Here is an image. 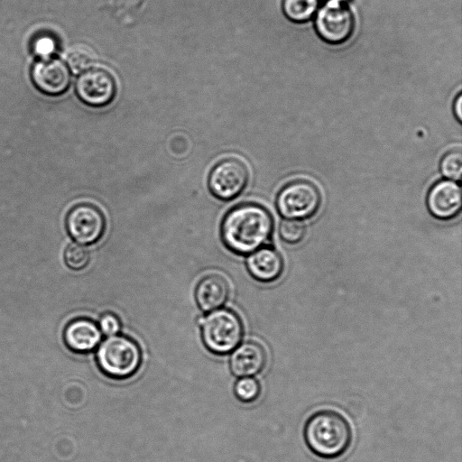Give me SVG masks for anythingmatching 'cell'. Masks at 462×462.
<instances>
[{
	"mask_svg": "<svg viewBox=\"0 0 462 462\" xmlns=\"http://www.w3.org/2000/svg\"><path fill=\"white\" fill-rule=\"evenodd\" d=\"M321 196L311 181L298 180L285 185L279 192L276 204L280 214L287 219H302L314 215Z\"/></svg>",
	"mask_w": 462,
	"mask_h": 462,
	"instance_id": "obj_5",
	"label": "cell"
},
{
	"mask_svg": "<svg viewBox=\"0 0 462 462\" xmlns=\"http://www.w3.org/2000/svg\"><path fill=\"white\" fill-rule=\"evenodd\" d=\"M65 264L73 271L85 269L90 261V254L88 248L76 242L67 245L63 253Z\"/></svg>",
	"mask_w": 462,
	"mask_h": 462,
	"instance_id": "obj_18",
	"label": "cell"
},
{
	"mask_svg": "<svg viewBox=\"0 0 462 462\" xmlns=\"http://www.w3.org/2000/svg\"><path fill=\"white\" fill-rule=\"evenodd\" d=\"M266 362L264 347L255 341H246L232 351L230 368L236 376H253L263 370Z\"/></svg>",
	"mask_w": 462,
	"mask_h": 462,
	"instance_id": "obj_12",
	"label": "cell"
},
{
	"mask_svg": "<svg viewBox=\"0 0 462 462\" xmlns=\"http://www.w3.org/2000/svg\"><path fill=\"white\" fill-rule=\"evenodd\" d=\"M455 114L457 118L461 121L462 119V97L458 95L454 105Z\"/></svg>",
	"mask_w": 462,
	"mask_h": 462,
	"instance_id": "obj_24",
	"label": "cell"
},
{
	"mask_svg": "<svg viewBox=\"0 0 462 462\" xmlns=\"http://www.w3.org/2000/svg\"><path fill=\"white\" fill-rule=\"evenodd\" d=\"M106 217L95 204L82 202L74 205L67 213L65 227L78 244L89 245L99 241L106 231Z\"/></svg>",
	"mask_w": 462,
	"mask_h": 462,
	"instance_id": "obj_6",
	"label": "cell"
},
{
	"mask_svg": "<svg viewBox=\"0 0 462 462\" xmlns=\"http://www.w3.org/2000/svg\"><path fill=\"white\" fill-rule=\"evenodd\" d=\"M97 60L95 51L85 43H75L69 47L65 54L66 65L75 74L92 68Z\"/></svg>",
	"mask_w": 462,
	"mask_h": 462,
	"instance_id": "obj_16",
	"label": "cell"
},
{
	"mask_svg": "<svg viewBox=\"0 0 462 462\" xmlns=\"http://www.w3.org/2000/svg\"><path fill=\"white\" fill-rule=\"evenodd\" d=\"M273 227V217L264 207L256 203H242L224 216L220 236L229 251L247 255L270 240Z\"/></svg>",
	"mask_w": 462,
	"mask_h": 462,
	"instance_id": "obj_1",
	"label": "cell"
},
{
	"mask_svg": "<svg viewBox=\"0 0 462 462\" xmlns=\"http://www.w3.org/2000/svg\"><path fill=\"white\" fill-rule=\"evenodd\" d=\"M75 91L79 100L87 106L103 107L114 100L116 83L107 70L92 67L79 74Z\"/></svg>",
	"mask_w": 462,
	"mask_h": 462,
	"instance_id": "obj_8",
	"label": "cell"
},
{
	"mask_svg": "<svg viewBox=\"0 0 462 462\" xmlns=\"http://www.w3.org/2000/svg\"><path fill=\"white\" fill-rule=\"evenodd\" d=\"M442 174L450 180H459L462 174V154L459 150L446 153L440 162Z\"/></svg>",
	"mask_w": 462,
	"mask_h": 462,
	"instance_id": "obj_20",
	"label": "cell"
},
{
	"mask_svg": "<svg viewBox=\"0 0 462 462\" xmlns=\"http://www.w3.org/2000/svg\"><path fill=\"white\" fill-rule=\"evenodd\" d=\"M302 436L308 449L326 460L341 457L353 442L349 421L331 409H321L310 414L303 425Z\"/></svg>",
	"mask_w": 462,
	"mask_h": 462,
	"instance_id": "obj_2",
	"label": "cell"
},
{
	"mask_svg": "<svg viewBox=\"0 0 462 462\" xmlns=\"http://www.w3.org/2000/svg\"><path fill=\"white\" fill-rule=\"evenodd\" d=\"M227 281L221 275L209 274L202 278L195 291V298L204 311H212L221 307L229 295Z\"/></svg>",
	"mask_w": 462,
	"mask_h": 462,
	"instance_id": "obj_15",
	"label": "cell"
},
{
	"mask_svg": "<svg viewBox=\"0 0 462 462\" xmlns=\"http://www.w3.org/2000/svg\"><path fill=\"white\" fill-rule=\"evenodd\" d=\"M102 333L91 319L79 318L65 328L64 340L67 346L76 353H88L95 349L101 340Z\"/></svg>",
	"mask_w": 462,
	"mask_h": 462,
	"instance_id": "obj_13",
	"label": "cell"
},
{
	"mask_svg": "<svg viewBox=\"0 0 462 462\" xmlns=\"http://www.w3.org/2000/svg\"><path fill=\"white\" fill-rule=\"evenodd\" d=\"M98 328L101 333L110 337L116 335L119 332L121 323L115 314L106 313L100 318Z\"/></svg>",
	"mask_w": 462,
	"mask_h": 462,
	"instance_id": "obj_23",
	"label": "cell"
},
{
	"mask_svg": "<svg viewBox=\"0 0 462 462\" xmlns=\"http://www.w3.org/2000/svg\"><path fill=\"white\" fill-rule=\"evenodd\" d=\"M96 358L100 370L115 379H125L134 375L142 363L138 344L123 335L106 337L99 344Z\"/></svg>",
	"mask_w": 462,
	"mask_h": 462,
	"instance_id": "obj_3",
	"label": "cell"
},
{
	"mask_svg": "<svg viewBox=\"0 0 462 462\" xmlns=\"http://www.w3.org/2000/svg\"><path fill=\"white\" fill-rule=\"evenodd\" d=\"M305 232V225L298 219H285L279 226L280 236L289 244H296L301 241Z\"/></svg>",
	"mask_w": 462,
	"mask_h": 462,
	"instance_id": "obj_21",
	"label": "cell"
},
{
	"mask_svg": "<svg viewBox=\"0 0 462 462\" xmlns=\"http://www.w3.org/2000/svg\"><path fill=\"white\" fill-rule=\"evenodd\" d=\"M234 389L236 396L243 402H253L261 394V384L257 379L252 376L240 377Z\"/></svg>",
	"mask_w": 462,
	"mask_h": 462,
	"instance_id": "obj_19",
	"label": "cell"
},
{
	"mask_svg": "<svg viewBox=\"0 0 462 462\" xmlns=\"http://www.w3.org/2000/svg\"><path fill=\"white\" fill-rule=\"evenodd\" d=\"M58 49V42L54 36L42 33L35 36L32 42V51L39 59L52 57Z\"/></svg>",
	"mask_w": 462,
	"mask_h": 462,
	"instance_id": "obj_22",
	"label": "cell"
},
{
	"mask_svg": "<svg viewBox=\"0 0 462 462\" xmlns=\"http://www.w3.org/2000/svg\"><path fill=\"white\" fill-rule=\"evenodd\" d=\"M200 326L204 345L213 354L232 352L243 337L244 327L240 318L227 309L212 310L204 317Z\"/></svg>",
	"mask_w": 462,
	"mask_h": 462,
	"instance_id": "obj_4",
	"label": "cell"
},
{
	"mask_svg": "<svg viewBox=\"0 0 462 462\" xmlns=\"http://www.w3.org/2000/svg\"><path fill=\"white\" fill-rule=\"evenodd\" d=\"M430 212L437 218L449 219L457 216L461 208V189L454 180L436 182L427 197Z\"/></svg>",
	"mask_w": 462,
	"mask_h": 462,
	"instance_id": "obj_11",
	"label": "cell"
},
{
	"mask_svg": "<svg viewBox=\"0 0 462 462\" xmlns=\"http://www.w3.org/2000/svg\"><path fill=\"white\" fill-rule=\"evenodd\" d=\"M354 17L342 1H329L322 6L316 16L315 28L324 41L341 43L353 32Z\"/></svg>",
	"mask_w": 462,
	"mask_h": 462,
	"instance_id": "obj_9",
	"label": "cell"
},
{
	"mask_svg": "<svg viewBox=\"0 0 462 462\" xmlns=\"http://www.w3.org/2000/svg\"><path fill=\"white\" fill-rule=\"evenodd\" d=\"M31 78L34 86L49 96L63 94L71 79L66 63L54 57L36 60L31 69Z\"/></svg>",
	"mask_w": 462,
	"mask_h": 462,
	"instance_id": "obj_10",
	"label": "cell"
},
{
	"mask_svg": "<svg viewBox=\"0 0 462 462\" xmlns=\"http://www.w3.org/2000/svg\"><path fill=\"white\" fill-rule=\"evenodd\" d=\"M249 171L241 160L226 158L219 161L210 171L208 186L210 193L223 201L236 199L246 187Z\"/></svg>",
	"mask_w": 462,
	"mask_h": 462,
	"instance_id": "obj_7",
	"label": "cell"
},
{
	"mask_svg": "<svg viewBox=\"0 0 462 462\" xmlns=\"http://www.w3.org/2000/svg\"><path fill=\"white\" fill-rule=\"evenodd\" d=\"M318 6V0H282V10L291 21L301 23L309 20Z\"/></svg>",
	"mask_w": 462,
	"mask_h": 462,
	"instance_id": "obj_17",
	"label": "cell"
},
{
	"mask_svg": "<svg viewBox=\"0 0 462 462\" xmlns=\"http://www.w3.org/2000/svg\"><path fill=\"white\" fill-rule=\"evenodd\" d=\"M330 1H341V0H330Z\"/></svg>",
	"mask_w": 462,
	"mask_h": 462,
	"instance_id": "obj_25",
	"label": "cell"
},
{
	"mask_svg": "<svg viewBox=\"0 0 462 462\" xmlns=\"http://www.w3.org/2000/svg\"><path fill=\"white\" fill-rule=\"evenodd\" d=\"M246 267L254 279L261 282H273L280 278L283 270L281 255L271 247H262L250 254Z\"/></svg>",
	"mask_w": 462,
	"mask_h": 462,
	"instance_id": "obj_14",
	"label": "cell"
}]
</instances>
